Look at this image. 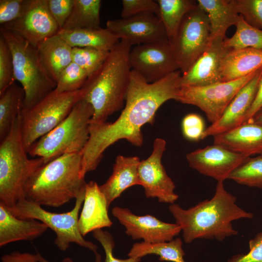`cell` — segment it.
<instances>
[{"label": "cell", "mask_w": 262, "mask_h": 262, "mask_svg": "<svg viewBox=\"0 0 262 262\" xmlns=\"http://www.w3.org/2000/svg\"><path fill=\"white\" fill-rule=\"evenodd\" d=\"M180 70L153 83L131 70L125 107L114 122L90 123L89 139L82 150L81 177L95 170L104 151L121 139L136 147L143 143L142 127L152 124L156 112L170 99L177 100L181 76Z\"/></svg>", "instance_id": "cell-1"}, {"label": "cell", "mask_w": 262, "mask_h": 262, "mask_svg": "<svg viewBox=\"0 0 262 262\" xmlns=\"http://www.w3.org/2000/svg\"><path fill=\"white\" fill-rule=\"evenodd\" d=\"M169 210L183 232L186 243L196 239H215L222 241L236 235L232 222L252 219L253 214L236 204V197L225 189L223 181H217L214 196L188 209L171 204Z\"/></svg>", "instance_id": "cell-2"}, {"label": "cell", "mask_w": 262, "mask_h": 262, "mask_svg": "<svg viewBox=\"0 0 262 262\" xmlns=\"http://www.w3.org/2000/svg\"><path fill=\"white\" fill-rule=\"evenodd\" d=\"M131 45L120 40L100 67L88 77L81 88L82 98L92 106L91 123L106 121L125 103L131 69L129 55Z\"/></svg>", "instance_id": "cell-3"}, {"label": "cell", "mask_w": 262, "mask_h": 262, "mask_svg": "<svg viewBox=\"0 0 262 262\" xmlns=\"http://www.w3.org/2000/svg\"><path fill=\"white\" fill-rule=\"evenodd\" d=\"M82 161V151L61 155L40 166L25 185V199L52 207L76 199L86 184L81 177Z\"/></svg>", "instance_id": "cell-4"}, {"label": "cell", "mask_w": 262, "mask_h": 262, "mask_svg": "<svg viewBox=\"0 0 262 262\" xmlns=\"http://www.w3.org/2000/svg\"><path fill=\"white\" fill-rule=\"evenodd\" d=\"M21 126L20 113L0 143V203L9 209L25 199L24 189L28 180L45 164L42 158L28 157Z\"/></svg>", "instance_id": "cell-5"}, {"label": "cell", "mask_w": 262, "mask_h": 262, "mask_svg": "<svg viewBox=\"0 0 262 262\" xmlns=\"http://www.w3.org/2000/svg\"><path fill=\"white\" fill-rule=\"evenodd\" d=\"M93 115L91 104L81 99L65 120L30 147L28 154L43 158L46 164L61 155L82 151L89 139Z\"/></svg>", "instance_id": "cell-6"}, {"label": "cell", "mask_w": 262, "mask_h": 262, "mask_svg": "<svg viewBox=\"0 0 262 262\" xmlns=\"http://www.w3.org/2000/svg\"><path fill=\"white\" fill-rule=\"evenodd\" d=\"M0 34L11 51L15 79L24 91L23 108H30L54 90L56 84L43 67L36 47L1 26Z\"/></svg>", "instance_id": "cell-7"}, {"label": "cell", "mask_w": 262, "mask_h": 262, "mask_svg": "<svg viewBox=\"0 0 262 262\" xmlns=\"http://www.w3.org/2000/svg\"><path fill=\"white\" fill-rule=\"evenodd\" d=\"M82 98L81 89L61 93L54 90L32 107L23 108L21 134L27 152L37 140L65 120Z\"/></svg>", "instance_id": "cell-8"}, {"label": "cell", "mask_w": 262, "mask_h": 262, "mask_svg": "<svg viewBox=\"0 0 262 262\" xmlns=\"http://www.w3.org/2000/svg\"><path fill=\"white\" fill-rule=\"evenodd\" d=\"M84 193L75 199L73 209L66 213L48 211L41 206L26 199L19 201L13 208L8 209L17 218L35 219L45 224L55 233L54 244L60 250L65 251L71 243H75L95 253L97 252L98 246L83 238L78 227L79 212L83 203Z\"/></svg>", "instance_id": "cell-9"}, {"label": "cell", "mask_w": 262, "mask_h": 262, "mask_svg": "<svg viewBox=\"0 0 262 262\" xmlns=\"http://www.w3.org/2000/svg\"><path fill=\"white\" fill-rule=\"evenodd\" d=\"M207 14L198 5L184 17L170 44L182 75L186 73L211 44Z\"/></svg>", "instance_id": "cell-10"}, {"label": "cell", "mask_w": 262, "mask_h": 262, "mask_svg": "<svg viewBox=\"0 0 262 262\" xmlns=\"http://www.w3.org/2000/svg\"><path fill=\"white\" fill-rule=\"evenodd\" d=\"M259 69L233 81L203 86L180 87L176 101L197 106L205 113L208 120L214 123L239 91L255 77Z\"/></svg>", "instance_id": "cell-11"}, {"label": "cell", "mask_w": 262, "mask_h": 262, "mask_svg": "<svg viewBox=\"0 0 262 262\" xmlns=\"http://www.w3.org/2000/svg\"><path fill=\"white\" fill-rule=\"evenodd\" d=\"M129 59L131 70L148 83L180 70L168 39L135 46L131 49Z\"/></svg>", "instance_id": "cell-12"}, {"label": "cell", "mask_w": 262, "mask_h": 262, "mask_svg": "<svg viewBox=\"0 0 262 262\" xmlns=\"http://www.w3.org/2000/svg\"><path fill=\"white\" fill-rule=\"evenodd\" d=\"M166 145L164 139H155L150 155L140 162L138 178L146 197L156 198L160 202L171 204L178 199L179 196L175 192L174 182L162 163Z\"/></svg>", "instance_id": "cell-13"}, {"label": "cell", "mask_w": 262, "mask_h": 262, "mask_svg": "<svg viewBox=\"0 0 262 262\" xmlns=\"http://www.w3.org/2000/svg\"><path fill=\"white\" fill-rule=\"evenodd\" d=\"M0 26L22 37L36 48L60 31L49 11L47 0H31L22 16Z\"/></svg>", "instance_id": "cell-14"}, {"label": "cell", "mask_w": 262, "mask_h": 262, "mask_svg": "<svg viewBox=\"0 0 262 262\" xmlns=\"http://www.w3.org/2000/svg\"><path fill=\"white\" fill-rule=\"evenodd\" d=\"M106 28L119 40L138 45L167 39L160 17L152 13H143L127 18L108 20Z\"/></svg>", "instance_id": "cell-15"}, {"label": "cell", "mask_w": 262, "mask_h": 262, "mask_svg": "<svg viewBox=\"0 0 262 262\" xmlns=\"http://www.w3.org/2000/svg\"><path fill=\"white\" fill-rule=\"evenodd\" d=\"M112 213L133 240L142 239L150 244L168 242L181 231L176 223L164 222L149 214L137 215L128 208L116 206Z\"/></svg>", "instance_id": "cell-16"}, {"label": "cell", "mask_w": 262, "mask_h": 262, "mask_svg": "<svg viewBox=\"0 0 262 262\" xmlns=\"http://www.w3.org/2000/svg\"><path fill=\"white\" fill-rule=\"evenodd\" d=\"M250 157L214 144L197 149L186 155L191 167L217 181L229 179L230 174Z\"/></svg>", "instance_id": "cell-17"}, {"label": "cell", "mask_w": 262, "mask_h": 262, "mask_svg": "<svg viewBox=\"0 0 262 262\" xmlns=\"http://www.w3.org/2000/svg\"><path fill=\"white\" fill-rule=\"evenodd\" d=\"M225 38L211 40L208 49L197 59L189 70L181 76L180 86H203L221 82V60L229 51L224 44Z\"/></svg>", "instance_id": "cell-18"}, {"label": "cell", "mask_w": 262, "mask_h": 262, "mask_svg": "<svg viewBox=\"0 0 262 262\" xmlns=\"http://www.w3.org/2000/svg\"><path fill=\"white\" fill-rule=\"evenodd\" d=\"M262 75V67L255 77L239 91L220 118L205 129L201 139L229 131L244 123L255 97Z\"/></svg>", "instance_id": "cell-19"}, {"label": "cell", "mask_w": 262, "mask_h": 262, "mask_svg": "<svg viewBox=\"0 0 262 262\" xmlns=\"http://www.w3.org/2000/svg\"><path fill=\"white\" fill-rule=\"evenodd\" d=\"M108 208L105 196L97 183L94 181L86 183L83 208L78 221L79 231L83 237L91 231L112 226Z\"/></svg>", "instance_id": "cell-20"}, {"label": "cell", "mask_w": 262, "mask_h": 262, "mask_svg": "<svg viewBox=\"0 0 262 262\" xmlns=\"http://www.w3.org/2000/svg\"><path fill=\"white\" fill-rule=\"evenodd\" d=\"M213 144L246 156L262 154V125L244 123L213 136Z\"/></svg>", "instance_id": "cell-21"}, {"label": "cell", "mask_w": 262, "mask_h": 262, "mask_svg": "<svg viewBox=\"0 0 262 262\" xmlns=\"http://www.w3.org/2000/svg\"><path fill=\"white\" fill-rule=\"evenodd\" d=\"M48 227L35 219H21L15 216L0 203V246L20 241H33L44 234Z\"/></svg>", "instance_id": "cell-22"}, {"label": "cell", "mask_w": 262, "mask_h": 262, "mask_svg": "<svg viewBox=\"0 0 262 262\" xmlns=\"http://www.w3.org/2000/svg\"><path fill=\"white\" fill-rule=\"evenodd\" d=\"M140 162V159L136 156L116 157L112 174L104 183L99 186L109 207L127 189L140 185L138 171Z\"/></svg>", "instance_id": "cell-23"}, {"label": "cell", "mask_w": 262, "mask_h": 262, "mask_svg": "<svg viewBox=\"0 0 262 262\" xmlns=\"http://www.w3.org/2000/svg\"><path fill=\"white\" fill-rule=\"evenodd\" d=\"M262 67V50L252 48L229 49L221 60V82L240 79Z\"/></svg>", "instance_id": "cell-24"}, {"label": "cell", "mask_w": 262, "mask_h": 262, "mask_svg": "<svg viewBox=\"0 0 262 262\" xmlns=\"http://www.w3.org/2000/svg\"><path fill=\"white\" fill-rule=\"evenodd\" d=\"M36 48L43 67L56 84L60 74L72 62V48L57 34L45 40Z\"/></svg>", "instance_id": "cell-25"}, {"label": "cell", "mask_w": 262, "mask_h": 262, "mask_svg": "<svg viewBox=\"0 0 262 262\" xmlns=\"http://www.w3.org/2000/svg\"><path fill=\"white\" fill-rule=\"evenodd\" d=\"M197 3L208 16L211 40L218 37L225 38L228 29L238 21L240 14L234 0H198Z\"/></svg>", "instance_id": "cell-26"}, {"label": "cell", "mask_w": 262, "mask_h": 262, "mask_svg": "<svg viewBox=\"0 0 262 262\" xmlns=\"http://www.w3.org/2000/svg\"><path fill=\"white\" fill-rule=\"evenodd\" d=\"M72 48H93L110 51L119 41L106 28L61 30L57 33Z\"/></svg>", "instance_id": "cell-27"}, {"label": "cell", "mask_w": 262, "mask_h": 262, "mask_svg": "<svg viewBox=\"0 0 262 262\" xmlns=\"http://www.w3.org/2000/svg\"><path fill=\"white\" fill-rule=\"evenodd\" d=\"M25 93L22 86L14 82L0 94V140L9 133L24 107Z\"/></svg>", "instance_id": "cell-28"}, {"label": "cell", "mask_w": 262, "mask_h": 262, "mask_svg": "<svg viewBox=\"0 0 262 262\" xmlns=\"http://www.w3.org/2000/svg\"><path fill=\"white\" fill-rule=\"evenodd\" d=\"M158 16L164 27L170 43L175 38L185 16L197 5L190 0H158Z\"/></svg>", "instance_id": "cell-29"}, {"label": "cell", "mask_w": 262, "mask_h": 262, "mask_svg": "<svg viewBox=\"0 0 262 262\" xmlns=\"http://www.w3.org/2000/svg\"><path fill=\"white\" fill-rule=\"evenodd\" d=\"M182 242L179 238L168 241L150 244L144 242L134 244L128 255L129 257L140 258L148 254L159 256V260L172 262H185V253Z\"/></svg>", "instance_id": "cell-30"}, {"label": "cell", "mask_w": 262, "mask_h": 262, "mask_svg": "<svg viewBox=\"0 0 262 262\" xmlns=\"http://www.w3.org/2000/svg\"><path fill=\"white\" fill-rule=\"evenodd\" d=\"M101 4L100 0H75L70 16L62 30L101 28Z\"/></svg>", "instance_id": "cell-31"}, {"label": "cell", "mask_w": 262, "mask_h": 262, "mask_svg": "<svg viewBox=\"0 0 262 262\" xmlns=\"http://www.w3.org/2000/svg\"><path fill=\"white\" fill-rule=\"evenodd\" d=\"M236 31L230 37H225L224 44L229 49L252 48L262 50V30L255 28L240 14L236 25Z\"/></svg>", "instance_id": "cell-32"}, {"label": "cell", "mask_w": 262, "mask_h": 262, "mask_svg": "<svg viewBox=\"0 0 262 262\" xmlns=\"http://www.w3.org/2000/svg\"><path fill=\"white\" fill-rule=\"evenodd\" d=\"M229 179L242 185L262 188V155L250 157L234 170Z\"/></svg>", "instance_id": "cell-33"}, {"label": "cell", "mask_w": 262, "mask_h": 262, "mask_svg": "<svg viewBox=\"0 0 262 262\" xmlns=\"http://www.w3.org/2000/svg\"><path fill=\"white\" fill-rule=\"evenodd\" d=\"M109 52L93 48H72V61L83 69L89 77L100 67Z\"/></svg>", "instance_id": "cell-34"}, {"label": "cell", "mask_w": 262, "mask_h": 262, "mask_svg": "<svg viewBox=\"0 0 262 262\" xmlns=\"http://www.w3.org/2000/svg\"><path fill=\"white\" fill-rule=\"evenodd\" d=\"M87 78L86 72L72 62L60 74L54 90L58 93L80 90Z\"/></svg>", "instance_id": "cell-35"}, {"label": "cell", "mask_w": 262, "mask_h": 262, "mask_svg": "<svg viewBox=\"0 0 262 262\" xmlns=\"http://www.w3.org/2000/svg\"><path fill=\"white\" fill-rule=\"evenodd\" d=\"M15 81L12 54L8 45L0 34V94Z\"/></svg>", "instance_id": "cell-36"}, {"label": "cell", "mask_w": 262, "mask_h": 262, "mask_svg": "<svg viewBox=\"0 0 262 262\" xmlns=\"http://www.w3.org/2000/svg\"><path fill=\"white\" fill-rule=\"evenodd\" d=\"M237 11L249 25L262 29V0H234Z\"/></svg>", "instance_id": "cell-37"}, {"label": "cell", "mask_w": 262, "mask_h": 262, "mask_svg": "<svg viewBox=\"0 0 262 262\" xmlns=\"http://www.w3.org/2000/svg\"><path fill=\"white\" fill-rule=\"evenodd\" d=\"M31 0H0V24L3 25L20 17Z\"/></svg>", "instance_id": "cell-38"}, {"label": "cell", "mask_w": 262, "mask_h": 262, "mask_svg": "<svg viewBox=\"0 0 262 262\" xmlns=\"http://www.w3.org/2000/svg\"><path fill=\"white\" fill-rule=\"evenodd\" d=\"M121 16L127 18L143 13H152L159 15L158 2L153 0H123Z\"/></svg>", "instance_id": "cell-39"}, {"label": "cell", "mask_w": 262, "mask_h": 262, "mask_svg": "<svg viewBox=\"0 0 262 262\" xmlns=\"http://www.w3.org/2000/svg\"><path fill=\"white\" fill-rule=\"evenodd\" d=\"M181 129L183 136L190 141L201 139L205 130L202 118L196 114L186 115L181 122Z\"/></svg>", "instance_id": "cell-40"}, {"label": "cell", "mask_w": 262, "mask_h": 262, "mask_svg": "<svg viewBox=\"0 0 262 262\" xmlns=\"http://www.w3.org/2000/svg\"><path fill=\"white\" fill-rule=\"evenodd\" d=\"M75 0H47L48 7L60 30L65 25L72 12Z\"/></svg>", "instance_id": "cell-41"}, {"label": "cell", "mask_w": 262, "mask_h": 262, "mask_svg": "<svg viewBox=\"0 0 262 262\" xmlns=\"http://www.w3.org/2000/svg\"><path fill=\"white\" fill-rule=\"evenodd\" d=\"M93 236L102 246L105 254V262H139L140 258L129 257L127 259L116 258L113 255L115 242L108 231L98 229L93 231Z\"/></svg>", "instance_id": "cell-42"}, {"label": "cell", "mask_w": 262, "mask_h": 262, "mask_svg": "<svg viewBox=\"0 0 262 262\" xmlns=\"http://www.w3.org/2000/svg\"><path fill=\"white\" fill-rule=\"evenodd\" d=\"M249 252L232 257L228 262H262V231L249 242Z\"/></svg>", "instance_id": "cell-43"}, {"label": "cell", "mask_w": 262, "mask_h": 262, "mask_svg": "<svg viewBox=\"0 0 262 262\" xmlns=\"http://www.w3.org/2000/svg\"><path fill=\"white\" fill-rule=\"evenodd\" d=\"M1 261L2 262H38V257L37 253L33 254L28 252L13 251L2 256Z\"/></svg>", "instance_id": "cell-44"}, {"label": "cell", "mask_w": 262, "mask_h": 262, "mask_svg": "<svg viewBox=\"0 0 262 262\" xmlns=\"http://www.w3.org/2000/svg\"><path fill=\"white\" fill-rule=\"evenodd\" d=\"M261 108H262V75L259 82L254 101L246 116L244 123L250 122Z\"/></svg>", "instance_id": "cell-45"}, {"label": "cell", "mask_w": 262, "mask_h": 262, "mask_svg": "<svg viewBox=\"0 0 262 262\" xmlns=\"http://www.w3.org/2000/svg\"><path fill=\"white\" fill-rule=\"evenodd\" d=\"M38 257V262H50L45 259L40 253L37 252ZM96 258L95 262H101V257L97 252L95 253ZM62 262H73L70 258H66L63 259Z\"/></svg>", "instance_id": "cell-46"}, {"label": "cell", "mask_w": 262, "mask_h": 262, "mask_svg": "<svg viewBox=\"0 0 262 262\" xmlns=\"http://www.w3.org/2000/svg\"><path fill=\"white\" fill-rule=\"evenodd\" d=\"M253 122L262 125V108H261L254 116L249 122Z\"/></svg>", "instance_id": "cell-47"}, {"label": "cell", "mask_w": 262, "mask_h": 262, "mask_svg": "<svg viewBox=\"0 0 262 262\" xmlns=\"http://www.w3.org/2000/svg\"><path fill=\"white\" fill-rule=\"evenodd\" d=\"M261 155H262V154H261Z\"/></svg>", "instance_id": "cell-48"}]
</instances>
